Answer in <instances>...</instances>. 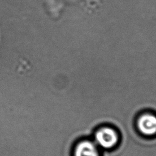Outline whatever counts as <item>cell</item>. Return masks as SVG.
Returning <instances> with one entry per match:
<instances>
[{
  "mask_svg": "<svg viewBox=\"0 0 156 156\" xmlns=\"http://www.w3.org/2000/svg\"><path fill=\"white\" fill-rule=\"evenodd\" d=\"M138 129L143 135L152 136L156 134V116L152 114H144L137 121Z\"/></svg>",
  "mask_w": 156,
  "mask_h": 156,
  "instance_id": "cell-2",
  "label": "cell"
},
{
  "mask_svg": "<svg viewBox=\"0 0 156 156\" xmlns=\"http://www.w3.org/2000/svg\"><path fill=\"white\" fill-rule=\"evenodd\" d=\"M94 137L97 144L106 149L115 147L119 141L118 133L115 129L109 127L100 128L97 130Z\"/></svg>",
  "mask_w": 156,
  "mask_h": 156,
  "instance_id": "cell-1",
  "label": "cell"
},
{
  "mask_svg": "<svg viewBox=\"0 0 156 156\" xmlns=\"http://www.w3.org/2000/svg\"><path fill=\"white\" fill-rule=\"evenodd\" d=\"M74 156H100L97 146L93 142L83 140L78 143L74 150Z\"/></svg>",
  "mask_w": 156,
  "mask_h": 156,
  "instance_id": "cell-3",
  "label": "cell"
}]
</instances>
